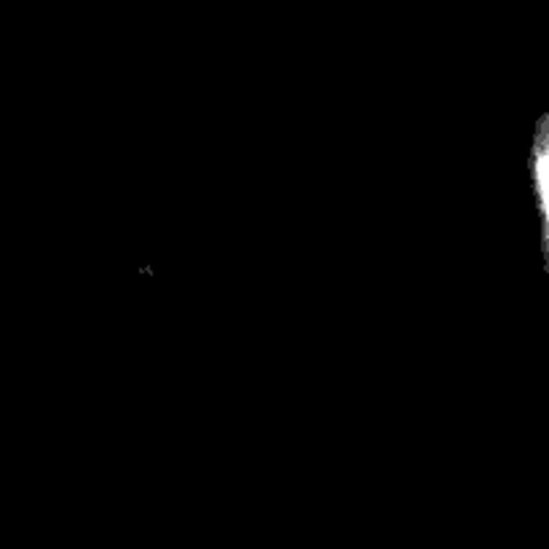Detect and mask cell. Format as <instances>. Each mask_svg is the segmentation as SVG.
I'll return each instance as SVG.
<instances>
[{"mask_svg": "<svg viewBox=\"0 0 549 549\" xmlns=\"http://www.w3.org/2000/svg\"><path fill=\"white\" fill-rule=\"evenodd\" d=\"M547 145L539 140L536 147V183H539V199H541V217L547 223Z\"/></svg>", "mask_w": 549, "mask_h": 549, "instance_id": "obj_1", "label": "cell"}]
</instances>
